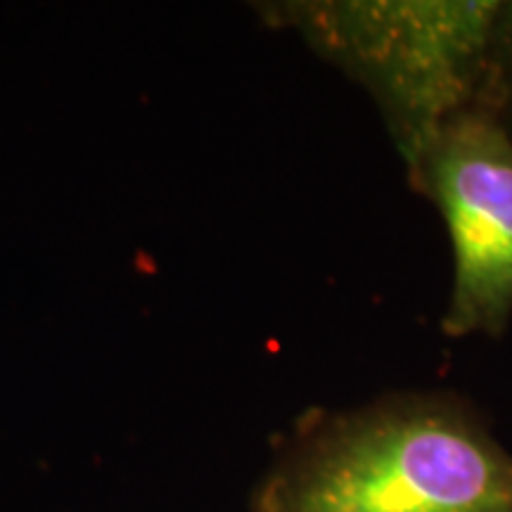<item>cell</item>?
Here are the masks:
<instances>
[{
	"mask_svg": "<svg viewBox=\"0 0 512 512\" xmlns=\"http://www.w3.org/2000/svg\"><path fill=\"white\" fill-rule=\"evenodd\" d=\"M373 100L401 162L475 107L498 0H285L256 3Z\"/></svg>",
	"mask_w": 512,
	"mask_h": 512,
	"instance_id": "7a4b0ae2",
	"label": "cell"
},
{
	"mask_svg": "<svg viewBox=\"0 0 512 512\" xmlns=\"http://www.w3.org/2000/svg\"><path fill=\"white\" fill-rule=\"evenodd\" d=\"M477 105L489 110L512 131V0H498L489 64Z\"/></svg>",
	"mask_w": 512,
	"mask_h": 512,
	"instance_id": "277c9868",
	"label": "cell"
},
{
	"mask_svg": "<svg viewBox=\"0 0 512 512\" xmlns=\"http://www.w3.org/2000/svg\"><path fill=\"white\" fill-rule=\"evenodd\" d=\"M439 211L453 254L446 337L498 339L512 323V131L484 107L451 117L403 164Z\"/></svg>",
	"mask_w": 512,
	"mask_h": 512,
	"instance_id": "3957f363",
	"label": "cell"
},
{
	"mask_svg": "<svg viewBox=\"0 0 512 512\" xmlns=\"http://www.w3.org/2000/svg\"><path fill=\"white\" fill-rule=\"evenodd\" d=\"M256 512H512V456L451 392H396L297 432Z\"/></svg>",
	"mask_w": 512,
	"mask_h": 512,
	"instance_id": "6da1fadb",
	"label": "cell"
}]
</instances>
